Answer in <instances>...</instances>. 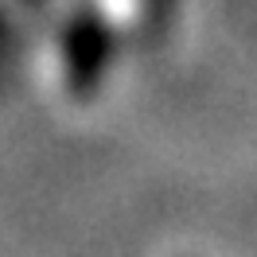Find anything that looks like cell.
I'll list each match as a JSON object with an SVG mask.
<instances>
[{"label":"cell","mask_w":257,"mask_h":257,"mask_svg":"<svg viewBox=\"0 0 257 257\" xmlns=\"http://www.w3.org/2000/svg\"><path fill=\"white\" fill-rule=\"evenodd\" d=\"M105 59H109V43H105L101 24L94 16H78L66 32V74L78 97L94 94L97 78L105 70Z\"/></svg>","instance_id":"cell-1"}]
</instances>
